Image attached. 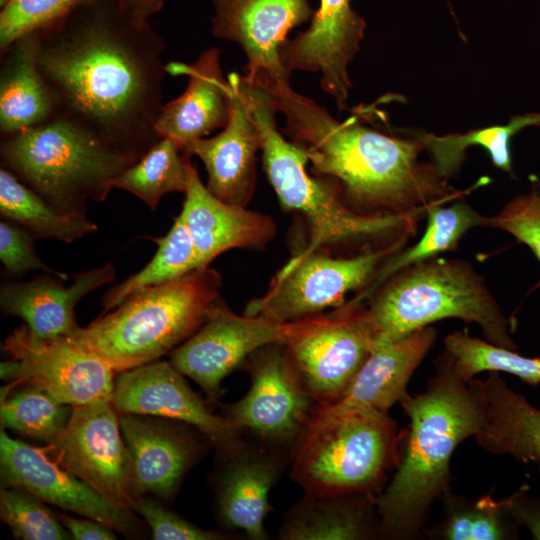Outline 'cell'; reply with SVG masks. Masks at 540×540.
I'll use <instances>...</instances> for the list:
<instances>
[{"label": "cell", "instance_id": "obj_1", "mask_svg": "<svg viewBox=\"0 0 540 540\" xmlns=\"http://www.w3.org/2000/svg\"><path fill=\"white\" fill-rule=\"evenodd\" d=\"M164 49L149 20L121 0H80L37 31L36 61L60 115L138 161L161 139Z\"/></svg>", "mask_w": 540, "mask_h": 540}, {"label": "cell", "instance_id": "obj_2", "mask_svg": "<svg viewBox=\"0 0 540 540\" xmlns=\"http://www.w3.org/2000/svg\"><path fill=\"white\" fill-rule=\"evenodd\" d=\"M267 91L285 118L283 132L306 152L313 175L337 183L347 205L358 213H409L470 191L452 188L432 163L418 160L425 149L419 132L403 136L390 126L384 131L366 124L361 109L339 121L290 83Z\"/></svg>", "mask_w": 540, "mask_h": 540}, {"label": "cell", "instance_id": "obj_3", "mask_svg": "<svg viewBox=\"0 0 540 540\" xmlns=\"http://www.w3.org/2000/svg\"><path fill=\"white\" fill-rule=\"evenodd\" d=\"M399 403L409 429L392 480L375 504L381 538L410 540L421 535L433 501L450 490L452 454L484 425L486 401L478 379L462 380L442 353L425 391Z\"/></svg>", "mask_w": 540, "mask_h": 540}, {"label": "cell", "instance_id": "obj_4", "mask_svg": "<svg viewBox=\"0 0 540 540\" xmlns=\"http://www.w3.org/2000/svg\"><path fill=\"white\" fill-rule=\"evenodd\" d=\"M262 135V163L284 211L302 217L307 243L299 252L324 250L358 254L373 248L402 246L416 231L426 207L403 214L367 215L354 211L334 181L310 175L306 152L277 129L273 98L267 90L248 85Z\"/></svg>", "mask_w": 540, "mask_h": 540}, {"label": "cell", "instance_id": "obj_5", "mask_svg": "<svg viewBox=\"0 0 540 540\" xmlns=\"http://www.w3.org/2000/svg\"><path fill=\"white\" fill-rule=\"evenodd\" d=\"M221 276L207 267L143 289L71 337L116 372L170 353L193 335L222 301Z\"/></svg>", "mask_w": 540, "mask_h": 540}, {"label": "cell", "instance_id": "obj_6", "mask_svg": "<svg viewBox=\"0 0 540 540\" xmlns=\"http://www.w3.org/2000/svg\"><path fill=\"white\" fill-rule=\"evenodd\" d=\"M365 300L376 344L396 342L433 322L457 318L478 324L486 341L517 349L509 321L484 278L464 260L434 257L407 266Z\"/></svg>", "mask_w": 540, "mask_h": 540}, {"label": "cell", "instance_id": "obj_7", "mask_svg": "<svg viewBox=\"0 0 540 540\" xmlns=\"http://www.w3.org/2000/svg\"><path fill=\"white\" fill-rule=\"evenodd\" d=\"M402 436L389 414L314 408L291 448L290 477L307 495L376 500L398 466Z\"/></svg>", "mask_w": 540, "mask_h": 540}, {"label": "cell", "instance_id": "obj_8", "mask_svg": "<svg viewBox=\"0 0 540 540\" xmlns=\"http://www.w3.org/2000/svg\"><path fill=\"white\" fill-rule=\"evenodd\" d=\"M2 167L58 211L86 215L87 201H105L115 179L137 160L74 121L56 118L2 137Z\"/></svg>", "mask_w": 540, "mask_h": 540}, {"label": "cell", "instance_id": "obj_9", "mask_svg": "<svg viewBox=\"0 0 540 540\" xmlns=\"http://www.w3.org/2000/svg\"><path fill=\"white\" fill-rule=\"evenodd\" d=\"M401 246L373 248L354 255L324 250L297 252L275 274L268 290L249 301L244 315L292 322L343 305L346 294L363 292L384 260Z\"/></svg>", "mask_w": 540, "mask_h": 540}, {"label": "cell", "instance_id": "obj_10", "mask_svg": "<svg viewBox=\"0 0 540 540\" xmlns=\"http://www.w3.org/2000/svg\"><path fill=\"white\" fill-rule=\"evenodd\" d=\"M377 343L365 305L351 300L305 318L286 343L289 361L315 408L337 402Z\"/></svg>", "mask_w": 540, "mask_h": 540}, {"label": "cell", "instance_id": "obj_11", "mask_svg": "<svg viewBox=\"0 0 540 540\" xmlns=\"http://www.w3.org/2000/svg\"><path fill=\"white\" fill-rule=\"evenodd\" d=\"M44 450L110 502L135 511L140 498L135 492L119 414L111 399L73 406L66 428Z\"/></svg>", "mask_w": 540, "mask_h": 540}, {"label": "cell", "instance_id": "obj_12", "mask_svg": "<svg viewBox=\"0 0 540 540\" xmlns=\"http://www.w3.org/2000/svg\"><path fill=\"white\" fill-rule=\"evenodd\" d=\"M241 368L249 375L250 388L223 415L244 434L290 452L316 405L303 389L285 345L257 349Z\"/></svg>", "mask_w": 540, "mask_h": 540}, {"label": "cell", "instance_id": "obj_13", "mask_svg": "<svg viewBox=\"0 0 540 540\" xmlns=\"http://www.w3.org/2000/svg\"><path fill=\"white\" fill-rule=\"evenodd\" d=\"M302 320L280 322L237 315L222 300L207 321L170 352L169 362L200 386L209 403H218L224 393L225 377L241 368L257 349L286 344L297 333Z\"/></svg>", "mask_w": 540, "mask_h": 540}, {"label": "cell", "instance_id": "obj_14", "mask_svg": "<svg viewBox=\"0 0 540 540\" xmlns=\"http://www.w3.org/2000/svg\"><path fill=\"white\" fill-rule=\"evenodd\" d=\"M2 348L20 368L1 394L31 385L71 406L112 400L115 371L71 336L42 338L23 325L13 330Z\"/></svg>", "mask_w": 540, "mask_h": 540}, {"label": "cell", "instance_id": "obj_15", "mask_svg": "<svg viewBox=\"0 0 540 540\" xmlns=\"http://www.w3.org/2000/svg\"><path fill=\"white\" fill-rule=\"evenodd\" d=\"M112 403L121 414L180 421L200 431L218 457L230 456L245 442L244 432L224 415L214 414L169 361L156 360L118 372Z\"/></svg>", "mask_w": 540, "mask_h": 540}, {"label": "cell", "instance_id": "obj_16", "mask_svg": "<svg viewBox=\"0 0 540 540\" xmlns=\"http://www.w3.org/2000/svg\"><path fill=\"white\" fill-rule=\"evenodd\" d=\"M214 10L215 38L238 44L247 59L244 80L269 90L289 84L280 47L293 28L306 23L315 11L308 0H208Z\"/></svg>", "mask_w": 540, "mask_h": 540}, {"label": "cell", "instance_id": "obj_17", "mask_svg": "<svg viewBox=\"0 0 540 540\" xmlns=\"http://www.w3.org/2000/svg\"><path fill=\"white\" fill-rule=\"evenodd\" d=\"M0 471L4 487L24 489L45 503L99 521L123 535H138L140 525L133 512L110 502L44 449L13 439L3 429Z\"/></svg>", "mask_w": 540, "mask_h": 540}, {"label": "cell", "instance_id": "obj_18", "mask_svg": "<svg viewBox=\"0 0 540 540\" xmlns=\"http://www.w3.org/2000/svg\"><path fill=\"white\" fill-rule=\"evenodd\" d=\"M119 421L139 498L152 494L172 500L206 447H212L200 431L180 421L142 414H121Z\"/></svg>", "mask_w": 540, "mask_h": 540}, {"label": "cell", "instance_id": "obj_19", "mask_svg": "<svg viewBox=\"0 0 540 540\" xmlns=\"http://www.w3.org/2000/svg\"><path fill=\"white\" fill-rule=\"evenodd\" d=\"M365 20L352 8L351 0H320L310 26L280 47L285 69L320 73V86L347 108L352 83L348 67L364 39Z\"/></svg>", "mask_w": 540, "mask_h": 540}, {"label": "cell", "instance_id": "obj_20", "mask_svg": "<svg viewBox=\"0 0 540 540\" xmlns=\"http://www.w3.org/2000/svg\"><path fill=\"white\" fill-rule=\"evenodd\" d=\"M227 79L232 91L227 124L217 135L191 141L181 150L203 162L208 174L206 187L215 197L230 205L247 207L255 192L262 135L243 75L232 72Z\"/></svg>", "mask_w": 540, "mask_h": 540}, {"label": "cell", "instance_id": "obj_21", "mask_svg": "<svg viewBox=\"0 0 540 540\" xmlns=\"http://www.w3.org/2000/svg\"><path fill=\"white\" fill-rule=\"evenodd\" d=\"M219 459L212 481L217 521L250 540L268 539L264 520L273 510L270 491L290 466V452L254 439Z\"/></svg>", "mask_w": 540, "mask_h": 540}, {"label": "cell", "instance_id": "obj_22", "mask_svg": "<svg viewBox=\"0 0 540 540\" xmlns=\"http://www.w3.org/2000/svg\"><path fill=\"white\" fill-rule=\"evenodd\" d=\"M180 214L193 241L199 266L207 267L231 249L261 251L277 235L274 219L264 213L227 204L203 184L189 161L188 185Z\"/></svg>", "mask_w": 540, "mask_h": 540}, {"label": "cell", "instance_id": "obj_23", "mask_svg": "<svg viewBox=\"0 0 540 540\" xmlns=\"http://www.w3.org/2000/svg\"><path fill=\"white\" fill-rule=\"evenodd\" d=\"M220 56V49L211 47L190 64H167L168 73L187 76L188 84L180 96L164 103L155 127L160 138H169L182 148L227 124L232 91Z\"/></svg>", "mask_w": 540, "mask_h": 540}, {"label": "cell", "instance_id": "obj_24", "mask_svg": "<svg viewBox=\"0 0 540 540\" xmlns=\"http://www.w3.org/2000/svg\"><path fill=\"white\" fill-rule=\"evenodd\" d=\"M43 275L28 282L3 284L0 306L5 315L22 318L42 338L72 336L79 326L75 306L87 294L115 280L111 263L78 273L66 286L58 276Z\"/></svg>", "mask_w": 540, "mask_h": 540}, {"label": "cell", "instance_id": "obj_25", "mask_svg": "<svg viewBox=\"0 0 540 540\" xmlns=\"http://www.w3.org/2000/svg\"><path fill=\"white\" fill-rule=\"evenodd\" d=\"M436 335L437 331L427 326L399 341L376 344L345 394L334 404L316 409L388 414L408 394V382L433 346Z\"/></svg>", "mask_w": 540, "mask_h": 540}, {"label": "cell", "instance_id": "obj_26", "mask_svg": "<svg viewBox=\"0 0 540 540\" xmlns=\"http://www.w3.org/2000/svg\"><path fill=\"white\" fill-rule=\"evenodd\" d=\"M37 32L1 53L0 131L8 137L61 114L59 99L36 61Z\"/></svg>", "mask_w": 540, "mask_h": 540}, {"label": "cell", "instance_id": "obj_27", "mask_svg": "<svg viewBox=\"0 0 540 540\" xmlns=\"http://www.w3.org/2000/svg\"><path fill=\"white\" fill-rule=\"evenodd\" d=\"M381 538L375 499L362 494L322 497L304 494L283 516L280 540H368Z\"/></svg>", "mask_w": 540, "mask_h": 540}, {"label": "cell", "instance_id": "obj_28", "mask_svg": "<svg viewBox=\"0 0 540 540\" xmlns=\"http://www.w3.org/2000/svg\"><path fill=\"white\" fill-rule=\"evenodd\" d=\"M478 383L486 401V420L474 436L477 443L492 454H508L540 466V410L511 389L498 372H489Z\"/></svg>", "mask_w": 540, "mask_h": 540}, {"label": "cell", "instance_id": "obj_29", "mask_svg": "<svg viewBox=\"0 0 540 540\" xmlns=\"http://www.w3.org/2000/svg\"><path fill=\"white\" fill-rule=\"evenodd\" d=\"M450 201L441 200L427 205V227L421 239L412 247L387 257L371 285L351 299L353 302L364 301L376 287L399 270L437 257L445 251H454L471 228L494 227L493 217L481 215L461 200L447 206Z\"/></svg>", "mask_w": 540, "mask_h": 540}, {"label": "cell", "instance_id": "obj_30", "mask_svg": "<svg viewBox=\"0 0 540 540\" xmlns=\"http://www.w3.org/2000/svg\"><path fill=\"white\" fill-rule=\"evenodd\" d=\"M540 125V113L512 117L507 124L478 128L467 133L435 135L419 132L428 150L436 173L443 179L455 176L465 160L470 146L484 148L493 165L514 177L510 142L515 134L529 126Z\"/></svg>", "mask_w": 540, "mask_h": 540}, {"label": "cell", "instance_id": "obj_31", "mask_svg": "<svg viewBox=\"0 0 540 540\" xmlns=\"http://www.w3.org/2000/svg\"><path fill=\"white\" fill-rule=\"evenodd\" d=\"M0 213L33 238L71 243L97 229L86 215L65 214L21 182L4 167L0 169Z\"/></svg>", "mask_w": 540, "mask_h": 540}, {"label": "cell", "instance_id": "obj_32", "mask_svg": "<svg viewBox=\"0 0 540 540\" xmlns=\"http://www.w3.org/2000/svg\"><path fill=\"white\" fill-rule=\"evenodd\" d=\"M150 239L158 245L155 255L139 272L106 293L102 300L103 314L143 289L176 280L201 268L193 241L181 214L175 218L165 236Z\"/></svg>", "mask_w": 540, "mask_h": 540}, {"label": "cell", "instance_id": "obj_33", "mask_svg": "<svg viewBox=\"0 0 540 540\" xmlns=\"http://www.w3.org/2000/svg\"><path fill=\"white\" fill-rule=\"evenodd\" d=\"M445 519L428 533L444 540H505L517 538L518 523L507 508L506 499L496 501L491 494L469 501L450 490L440 498Z\"/></svg>", "mask_w": 540, "mask_h": 540}, {"label": "cell", "instance_id": "obj_34", "mask_svg": "<svg viewBox=\"0 0 540 540\" xmlns=\"http://www.w3.org/2000/svg\"><path fill=\"white\" fill-rule=\"evenodd\" d=\"M189 161V156L174 141L161 138L115 179L114 188L128 191L156 210L164 195L186 192Z\"/></svg>", "mask_w": 540, "mask_h": 540}, {"label": "cell", "instance_id": "obj_35", "mask_svg": "<svg viewBox=\"0 0 540 540\" xmlns=\"http://www.w3.org/2000/svg\"><path fill=\"white\" fill-rule=\"evenodd\" d=\"M443 353L454 372L468 382L483 371L506 372L526 384H540V357H525L515 350L472 337L466 330L454 331L444 339Z\"/></svg>", "mask_w": 540, "mask_h": 540}, {"label": "cell", "instance_id": "obj_36", "mask_svg": "<svg viewBox=\"0 0 540 540\" xmlns=\"http://www.w3.org/2000/svg\"><path fill=\"white\" fill-rule=\"evenodd\" d=\"M72 410L37 387L21 385L1 394V427L48 445L64 431Z\"/></svg>", "mask_w": 540, "mask_h": 540}, {"label": "cell", "instance_id": "obj_37", "mask_svg": "<svg viewBox=\"0 0 540 540\" xmlns=\"http://www.w3.org/2000/svg\"><path fill=\"white\" fill-rule=\"evenodd\" d=\"M41 499L15 487L2 486L0 518L13 537L22 540H71L70 532Z\"/></svg>", "mask_w": 540, "mask_h": 540}, {"label": "cell", "instance_id": "obj_38", "mask_svg": "<svg viewBox=\"0 0 540 540\" xmlns=\"http://www.w3.org/2000/svg\"><path fill=\"white\" fill-rule=\"evenodd\" d=\"M80 0H10L0 11V50L63 17Z\"/></svg>", "mask_w": 540, "mask_h": 540}, {"label": "cell", "instance_id": "obj_39", "mask_svg": "<svg viewBox=\"0 0 540 540\" xmlns=\"http://www.w3.org/2000/svg\"><path fill=\"white\" fill-rule=\"evenodd\" d=\"M493 218L494 227L527 245L540 262V180L536 176L531 177L529 192L512 198Z\"/></svg>", "mask_w": 540, "mask_h": 540}, {"label": "cell", "instance_id": "obj_40", "mask_svg": "<svg viewBox=\"0 0 540 540\" xmlns=\"http://www.w3.org/2000/svg\"><path fill=\"white\" fill-rule=\"evenodd\" d=\"M149 525L155 540H226V532L202 529L178 514L170 511L158 501L141 497L135 507Z\"/></svg>", "mask_w": 540, "mask_h": 540}, {"label": "cell", "instance_id": "obj_41", "mask_svg": "<svg viewBox=\"0 0 540 540\" xmlns=\"http://www.w3.org/2000/svg\"><path fill=\"white\" fill-rule=\"evenodd\" d=\"M33 239L29 232L16 223L1 220L0 260L5 270L12 275L41 270L66 281L69 277L66 273L51 269L37 256Z\"/></svg>", "mask_w": 540, "mask_h": 540}, {"label": "cell", "instance_id": "obj_42", "mask_svg": "<svg viewBox=\"0 0 540 540\" xmlns=\"http://www.w3.org/2000/svg\"><path fill=\"white\" fill-rule=\"evenodd\" d=\"M525 491L526 487H521L516 493L506 498L507 508L518 525L526 526L533 539L540 540V496L530 498Z\"/></svg>", "mask_w": 540, "mask_h": 540}, {"label": "cell", "instance_id": "obj_43", "mask_svg": "<svg viewBox=\"0 0 540 540\" xmlns=\"http://www.w3.org/2000/svg\"><path fill=\"white\" fill-rule=\"evenodd\" d=\"M61 523L76 540H115L114 530L88 517L75 518L65 513H57Z\"/></svg>", "mask_w": 540, "mask_h": 540}, {"label": "cell", "instance_id": "obj_44", "mask_svg": "<svg viewBox=\"0 0 540 540\" xmlns=\"http://www.w3.org/2000/svg\"><path fill=\"white\" fill-rule=\"evenodd\" d=\"M124 5L141 19L149 20L164 6L166 0H121Z\"/></svg>", "mask_w": 540, "mask_h": 540}, {"label": "cell", "instance_id": "obj_45", "mask_svg": "<svg viewBox=\"0 0 540 540\" xmlns=\"http://www.w3.org/2000/svg\"><path fill=\"white\" fill-rule=\"evenodd\" d=\"M20 364L16 359L1 362V378L4 380H15L19 372Z\"/></svg>", "mask_w": 540, "mask_h": 540}, {"label": "cell", "instance_id": "obj_46", "mask_svg": "<svg viewBox=\"0 0 540 540\" xmlns=\"http://www.w3.org/2000/svg\"><path fill=\"white\" fill-rule=\"evenodd\" d=\"M10 0H0V8H3Z\"/></svg>", "mask_w": 540, "mask_h": 540}]
</instances>
